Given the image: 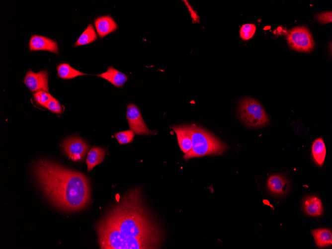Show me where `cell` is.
Instances as JSON below:
<instances>
[{
  "label": "cell",
  "instance_id": "cell-2",
  "mask_svg": "<svg viewBox=\"0 0 332 249\" xmlns=\"http://www.w3.org/2000/svg\"><path fill=\"white\" fill-rule=\"evenodd\" d=\"M33 172L43 192L56 207L77 211L89 203V182L83 173L45 159L35 164Z\"/></svg>",
  "mask_w": 332,
  "mask_h": 249
},
{
  "label": "cell",
  "instance_id": "cell-22",
  "mask_svg": "<svg viewBox=\"0 0 332 249\" xmlns=\"http://www.w3.org/2000/svg\"><path fill=\"white\" fill-rule=\"evenodd\" d=\"M35 102L38 105L45 107L52 96L48 92L40 90L33 94Z\"/></svg>",
  "mask_w": 332,
  "mask_h": 249
},
{
  "label": "cell",
  "instance_id": "cell-20",
  "mask_svg": "<svg viewBox=\"0 0 332 249\" xmlns=\"http://www.w3.org/2000/svg\"><path fill=\"white\" fill-rule=\"evenodd\" d=\"M134 136L135 133L131 130L118 132L114 134V137L119 144L131 143L134 140Z\"/></svg>",
  "mask_w": 332,
  "mask_h": 249
},
{
  "label": "cell",
  "instance_id": "cell-11",
  "mask_svg": "<svg viewBox=\"0 0 332 249\" xmlns=\"http://www.w3.org/2000/svg\"><path fill=\"white\" fill-rule=\"evenodd\" d=\"M94 26L100 38H103L108 34L115 31L118 25L110 15L97 17L94 21Z\"/></svg>",
  "mask_w": 332,
  "mask_h": 249
},
{
  "label": "cell",
  "instance_id": "cell-4",
  "mask_svg": "<svg viewBox=\"0 0 332 249\" xmlns=\"http://www.w3.org/2000/svg\"><path fill=\"white\" fill-rule=\"evenodd\" d=\"M237 114L247 126L256 128L264 127L269 123V119L261 104L252 98H246L240 102Z\"/></svg>",
  "mask_w": 332,
  "mask_h": 249
},
{
  "label": "cell",
  "instance_id": "cell-24",
  "mask_svg": "<svg viewBox=\"0 0 332 249\" xmlns=\"http://www.w3.org/2000/svg\"><path fill=\"white\" fill-rule=\"evenodd\" d=\"M317 19L322 24H325L332 22V12L331 11L320 13L316 15Z\"/></svg>",
  "mask_w": 332,
  "mask_h": 249
},
{
  "label": "cell",
  "instance_id": "cell-21",
  "mask_svg": "<svg viewBox=\"0 0 332 249\" xmlns=\"http://www.w3.org/2000/svg\"><path fill=\"white\" fill-rule=\"evenodd\" d=\"M256 31V26L253 24H246L242 26L240 35L244 40L250 39L254 35Z\"/></svg>",
  "mask_w": 332,
  "mask_h": 249
},
{
  "label": "cell",
  "instance_id": "cell-12",
  "mask_svg": "<svg viewBox=\"0 0 332 249\" xmlns=\"http://www.w3.org/2000/svg\"><path fill=\"white\" fill-rule=\"evenodd\" d=\"M111 83L117 87L123 86L128 80V76L112 67H108L106 72L97 75Z\"/></svg>",
  "mask_w": 332,
  "mask_h": 249
},
{
  "label": "cell",
  "instance_id": "cell-10",
  "mask_svg": "<svg viewBox=\"0 0 332 249\" xmlns=\"http://www.w3.org/2000/svg\"><path fill=\"white\" fill-rule=\"evenodd\" d=\"M176 134L177 141L181 150L186 154L192 147V140L190 125L171 126Z\"/></svg>",
  "mask_w": 332,
  "mask_h": 249
},
{
  "label": "cell",
  "instance_id": "cell-9",
  "mask_svg": "<svg viewBox=\"0 0 332 249\" xmlns=\"http://www.w3.org/2000/svg\"><path fill=\"white\" fill-rule=\"evenodd\" d=\"M29 49L30 51L44 50L56 54L59 53L58 43L56 41L40 35L31 36L29 43Z\"/></svg>",
  "mask_w": 332,
  "mask_h": 249
},
{
  "label": "cell",
  "instance_id": "cell-5",
  "mask_svg": "<svg viewBox=\"0 0 332 249\" xmlns=\"http://www.w3.org/2000/svg\"><path fill=\"white\" fill-rule=\"evenodd\" d=\"M287 42L294 50L310 52L314 47V41L309 30L305 26L295 27L289 30L286 35Z\"/></svg>",
  "mask_w": 332,
  "mask_h": 249
},
{
  "label": "cell",
  "instance_id": "cell-7",
  "mask_svg": "<svg viewBox=\"0 0 332 249\" xmlns=\"http://www.w3.org/2000/svg\"><path fill=\"white\" fill-rule=\"evenodd\" d=\"M126 118L131 130L138 135L154 134L146 126L139 108L133 103L127 106Z\"/></svg>",
  "mask_w": 332,
  "mask_h": 249
},
{
  "label": "cell",
  "instance_id": "cell-18",
  "mask_svg": "<svg viewBox=\"0 0 332 249\" xmlns=\"http://www.w3.org/2000/svg\"><path fill=\"white\" fill-rule=\"evenodd\" d=\"M304 206L306 212L311 216H319L323 211L322 202L316 197L308 198L305 201Z\"/></svg>",
  "mask_w": 332,
  "mask_h": 249
},
{
  "label": "cell",
  "instance_id": "cell-8",
  "mask_svg": "<svg viewBox=\"0 0 332 249\" xmlns=\"http://www.w3.org/2000/svg\"><path fill=\"white\" fill-rule=\"evenodd\" d=\"M48 76L45 70L34 73L29 70L23 80L25 85L32 92L40 90L48 92Z\"/></svg>",
  "mask_w": 332,
  "mask_h": 249
},
{
  "label": "cell",
  "instance_id": "cell-16",
  "mask_svg": "<svg viewBox=\"0 0 332 249\" xmlns=\"http://www.w3.org/2000/svg\"><path fill=\"white\" fill-rule=\"evenodd\" d=\"M317 245L320 247L331 245L332 243V234L327 229H319L312 231Z\"/></svg>",
  "mask_w": 332,
  "mask_h": 249
},
{
  "label": "cell",
  "instance_id": "cell-17",
  "mask_svg": "<svg viewBox=\"0 0 332 249\" xmlns=\"http://www.w3.org/2000/svg\"><path fill=\"white\" fill-rule=\"evenodd\" d=\"M58 76L63 79H71L78 76L85 75L83 73L72 68L67 63H61L57 66Z\"/></svg>",
  "mask_w": 332,
  "mask_h": 249
},
{
  "label": "cell",
  "instance_id": "cell-3",
  "mask_svg": "<svg viewBox=\"0 0 332 249\" xmlns=\"http://www.w3.org/2000/svg\"><path fill=\"white\" fill-rule=\"evenodd\" d=\"M190 128L192 147L188 152L184 154L185 160L220 155L227 148L226 144L203 128L193 125L190 126Z\"/></svg>",
  "mask_w": 332,
  "mask_h": 249
},
{
  "label": "cell",
  "instance_id": "cell-13",
  "mask_svg": "<svg viewBox=\"0 0 332 249\" xmlns=\"http://www.w3.org/2000/svg\"><path fill=\"white\" fill-rule=\"evenodd\" d=\"M105 156V151L101 147H92L87 153L86 163L87 171H90L96 165L102 163Z\"/></svg>",
  "mask_w": 332,
  "mask_h": 249
},
{
  "label": "cell",
  "instance_id": "cell-15",
  "mask_svg": "<svg viewBox=\"0 0 332 249\" xmlns=\"http://www.w3.org/2000/svg\"><path fill=\"white\" fill-rule=\"evenodd\" d=\"M312 154L316 163L321 166L323 165L326 155V149L323 139H317L312 148Z\"/></svg>",
  "mask_w": 332,
  "mask_h": 249
},
{
  "label": "cell",
  "instance_id": "cell-23",
  "mask_svg": "<svg viewBox=\"0 0 332 249\" xmlns=\"http://www.w3.org/2000/svg\"><path fill=\"white\" fill-rule=\"evenodd\" d=\"M45 107L53 113L58 114L61 113L63 110L61 104L53 96L46 104Z\"/></svg>",
  "mask_w": 332,
  "mask_h": 249
},
{
  "label": "cell",
  "instance_id": "cell-1",
  "mask_svg": "<svg viewBox=\"0 0 332 249\" xmlns=\"http://www.w3.org/2000/svg\"><path fill=\"white\" fill-rule=\"evenodd\" d=\"M96 230L102 249H157L162 239L138 188L127 192L98 223Z\"/></svg>",
  "mask_w": 332,
  "mask_h": 249
},
{
  "label": "cell",
  "instance_id": "cell-19",
  "mask_svg": "<svg viewBox=\"0 0 332 249\" xmlns=\"http://www.w3.org/2000/svg\"><path fill=\"white\" fill-rule=\"evenodd\" d=\"M97 39V36L92 25L89 24L85 30L79 37L74 46L76 47L86 45L93 42Z\"/></svg>",
  "mask_w": 332,
  "mask_h": 249
},
{
  "label": "cell",
  "instance_id": "cell-6",
  "mask_svg": "<svg viewBox=\"0 0 332 249\" xmlns=\"http://www.w3.org/2000/svg\"><path fill=\"white\" fill-rule=\"evenodd\" d=\"M62 147L69 159L74 162L83 161L90 147L83 139L77 136L69 137L64 140Z\"/></svg>",
  "mask_w": 332,
  "mask_h": 249
},
{
  "label": "cell",
  "instance_id": "cell-14",
  "mask_svg": "<svg viewBox=\"0 0 332 249\" xmlns=\"http://www.w3.org/2000/svg\"><path fill=\"white\" fill-rule=\"evenodd\" d=\"M267 184L271 191L278 194L286 192L288 187L286 179L283 176L279 175L271 176L267 181Z\"/></svg>",
  "mask_w": 332,
  "mask_h": 249
}]
</instances>
